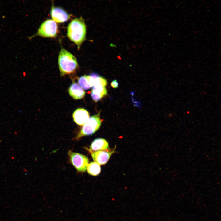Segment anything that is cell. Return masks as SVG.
Masks as SVG:
<instances>
[{
    "label": "cell",
    "mask_w": 221,
    "mask_h": 221,
    "mask_svg": "<svg viewBox=\"0 0 221 221\" xmlns=\"http://www.w3.org/2000/svg\"><path fill=\"white\" fill-rule=\"evenodd\" d=\"M86 25L84 19L82 17L73 20L68 26L67 36L76 45L78 50L86 39Z\"/></svg>",
    "instance_id": "6da1fadb"
},
{
    "label": "cell",
    "mask_w": 221,
    "mask_h": 221,
    "mask_svg": "<svg viewBox=\"0 0 221 221\" xmlns=\"http://www.w3.org/2000/svg\"><path fill=\"white\" fill-rule=\"evenodd\" d=\"M58 64L61 76L74 73L78 67L75 56L62 47L59 53Z\"/></svg>",
    "instance_id": "7a4b0ae2"
},
{
    "label": "cell",
    "mask_w": 221,
    "mask_h": 221,
    "mask_svg": "<svg viewBox=\"0 0 221 221\" xmlns=\"http://www.w3.org/2000/svg\"><path fill=\"white\" fill-rule=\"evenodd\" d=\"M101 124L100 112L89 118L75 137L76 140L84 136L91 135L99 128Z\"/></svg>",
    "instance_id": "3957f363"
},
{
    "label": "cell",
    "mask_w": 221,
    "mask_h": 221,
    "mask_svg": "<svg viewBox=\"0 0 221 221\" xmlns=\"http://www.w3.org/2000/svg\"><path fill=\"white\" fill-rule=\"evenodd\" d=\"M58 26L53 20L48 19L43 22L40 26L36 33L29 37L31 39L32 37L38 36L45 37H54L56 36Z\"/></svg>",
    "instance_id": "277c9868"
},
{
    "label": "cell",
    "mask_w": 221,
    "mask_h": 221,
    "mask_svg": "<svg viewBox=\"0 0 221 221\" xmlns=\"http://www.w3.org/2000/svg\"><path fill=\"white\" fill-rule=\"evenodd\" d=\"M70 161L77 171L85 172L89 162V159L86 156L69 150L68 152Z\"/></svg>",
    "instance_id": "5b68a950"
},
{
    "label": "cell",
    "mask_w": 221,
    "mask_h": 221,
    "mask_svg": "<svg viewBox=\"0 0 221 221\" xmlns=\"http://www.w3.org/2000/svg\"><path fill=\"white\" fill-rule=\"evenodd\" d=\"M95 162L100 165H104L108 161L112 154L115 152L114 149L112 151L107 150L95 152L89 151Z\"/></svg>",
    "instance_id": "8992f818"
},
{
    "label": "cell",
    "mask_w": 221,
    "mask_h": 221,
    "mask_svg": "<svg viewBox=\"0 0 221 221\" xmlns=\"http://www.w3.org/2000/svg\"><path fill=\"white\" fill-rule=\"evenodd\" d=\"M50 14L53 20L57 23H64L70 18V15L61 8L52 6Z\"/></svg>",
    "instance_id": "52a82bcc"
},
{
    "label": "cell",
    "mask_w": 221,
    "mask_h": 221,
    "mask_svg": "<svg viewBox=\"0 0 221 221\" xmlns=\"http://www.w3.org/2000/svg\"><path fill=\"white\" fill-rule=\"evenodd\" d=\"M72 117L74 122L80 126L83 125L89 118L88 111L83 108H78L74 112Z\"/></svg>",
    "instance_id": "ba28073f"
},
{
    "label": "cell",
    "mask_w": 221,
    "mask_h": 221,
    "mask_svg": "<svg viewBox=\"0 0 221 221\" xmlns=\"http://www.w3.org/2000/svg\"><path fill=\"white\" fill-rule=\"evenodd\" d=\"M69 95L75 99H81L85 95V92L83 88L76 83L73 82L68 89Z\"/></svg>",
    "instance_id": "9c48e42d"
},
{
    "label": "cell",
    "mask_w": 221,
    "mask_h": 221,
    "mask_svg": "<svg viewBox=\"0 0 221 221\" xmlns=\"http://www.w3.org/2000/svg\"><path fill=\"white\" fill-rule=\"evenodd\" d=\"M92 89L91 95L93 100L97 102L107 94V91L105 87L99 84L93 86Z\"/></svg>",
    "instance_id": "30bf717a"
},
{
    "label": "cell",
    "mask_w": 221,
    "mask_h": 221,
    "mask_svg": "<svg viewBox=\"0 0 221 221\" xmlns=\"http://www.w3.org/2000/svg\"><path fill=\"white\" fill-rule=\"evenodd\" d=\"M108 143L105 139L97 138L92 142L89 149H87L89 151L95 152L107 149L108 148Z\"/></svg>",
    "instance_id": "8fae6325"
},
{
    "label": "cell",
    "mask_w": 221,
    "mask_h": 221,
    "mask_svg": "<svg viewBox=\"0 0 221 221\" xmlns=\"http://www.w3.org/2000/svg\"><path fill=\"white\" fill-rule=\"evenodd\" d=\"M87 170L89 174L96 176L100 173L101 169L100 165L96 162H92L88 164Z\"/></svg>",
    "instance_id": "7c38bea8"
},
{
    "label": "cell",
    "mask_w": 221,
    "mask_h": 221,
    "mask_svg": "<svg viewBox=\"0 0 221 221\" xmlns=\"http://www.w3.org/2000/svg\"><path fill=\"white\" fill-rule=\"evenodd\" d=\"M78 82L79 85L85 90L89 89L92 87L87 75H84L79 77Z\"/></svg>",
    "instance_id": "4fadbf2b"
},
{
    "label": "cell",
    "mask_w": 221,
    "mask_h": 221,
    "mask_svg": "<svg viewBox=\"0 0 221 221\" xmlns=\"http://www.w3.org/2000/svg\"><path fill=\"white\" fill-rule=\"evenodd\" d=\"M111 86L113 88H116L118 87V83L116 80H114L111 82Z\"/></svg>",
    "instance_id": "5bb4252c"
}]
</instances>
